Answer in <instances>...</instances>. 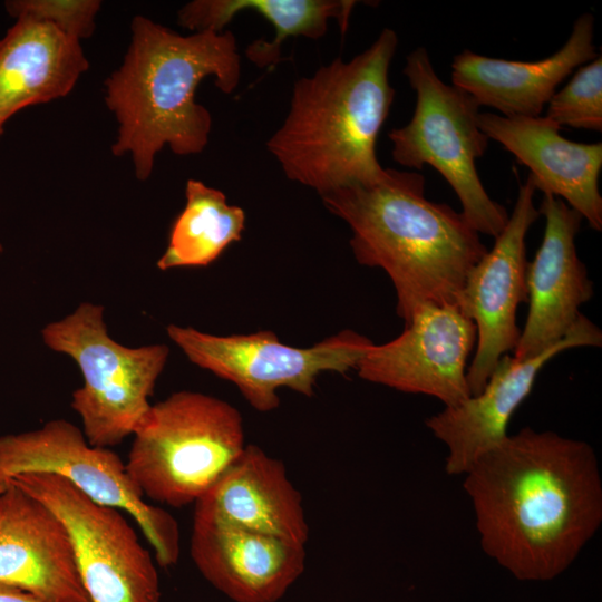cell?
Listing matches in <instances>:
<instances>
[{
  "mask_svg": "<svg viewBox=\"0 0 602 602\" xmlns=\"http://www.w3.org/2000/svg\"><path fill=\"white\" fill-rule=\"evenodd\" d=\"M0 583L43 602H90L62 522L11 483L0 495Z\"/></svg>",
  "mask_w": 602,
  "mask_h": 602,
  "instance_id": "9a60e30c",
  "label": "cell"
},
{
  "mask_svg": "<svg viewBox=\"0 0 602 602\" xmlns=\"http://www.w3.org/2000/svg\"><path fill=\"white\" fill-rule=\"evenodd\" d=\"M593 22L591 13L580 16L565 45L537 61L489 58L465 49L453 59V85L479 106L501 111V116H541L557 86L575 68L599 56L593 43Z\"/></svg>",
  "mask_w": 602,
  "mask_h": 602,
  "instance_id": "ac0fdd59",
  "label": "cell"
},
{
  "mask_svg": "<svg viewBox=\"0 0 602 602\" xmlns=\"http://www.w3.org/2000/svg\"><path fill=\"white\" fill-rule=\"evenodd\" d=\"M537 210L545 217V230L526 266L530 307L513 350L517 360L535 357L561 341L582 314L580 307L593 295V283L575 247L583 217L551 194H543Z\"/></svg>",
  "mask_w": 602,
  "mask_h": 602,
  "instance_id": "5bb4252c",
  "label": "cell"
},
{
  "mask_svg": "<svg viewBox=\"0 0 602 602\" xmlns=\"http://www.w3.org/2000/svg\"><path fill=\"white\" fill-rule=\"evenodd\" d=\"M404 75L416 93V106L407 125L388 133L394 161L410 168L434 167L458 196L467 222L496 237L509 215L489 197L476 169L489 140L478 125L480 106L438 77L424 47L407 56Z\"/></svg>",
  "mask_w": 602,
  "mask_h": 602,
  "instance_id": "52a82bcc",
  "label": "cell"
},
{
  "mask_svg": "<svg viewBox=\"0 0 602 602\" xmlns=\"http://www.w3.org/2000/svg\"><path fill=\"white\" fill-rule=\"evenodd\" d=\"M89 67L80 40L19 17L0 39V138L21 109L67 96Z\"/></svg>",
  "mask_w": 602,
  "mask_h": 602,
  "instance_id": "ffe728a7",
  "label": "cell"
},
{
  "mask_svg": "<svg viewBox=\"0 0 602 602\" xmlns=\"http://www.w3.org/2000/svg\"><path fill=\"white\" fill-rule=\"evenodd\" d=\"M133 436L128 475L143 496L176 508L195 504L246 446L234 406L190 390L152 405Z\"/></svg>",
  "mask_w": 602,
  "mask_h": 602,
  "instance_id": "5b68a950",
  "label": "cell"
},
{
  "mask_svg": "<svg viewBox=\"0 0 602 602\" xmlns=\"http://www.w3.org/2000/svg\"><path fill=\"white\" fill-rule=\"evenodd\" d=\"M560 127L602 130V57L581 66L547 104L545 116Z\"/></svg>",
  "mask_w": 602,
  "mask_h": 602,
  "instance_id": "603a6c76",
  "label": "cell"
},
{
  "mask_svg": "<svg viewBox=\"0 0 602 602\" xmlns=\"http://www.w3.org/2000/svg\"><path fill=\"white\" fill-rule=\"evenodd\" d=\"M397 45L383 29L349 61L338 57L294 82L288 115L266 142L290 181L321 196L383 177L376 143L395 98L388 75Z\"/></svg>",
  "mask_w": 602,
  "mask_h": 602,
  "instance_id": "277c9868",
  "label": "cell"
},
{
  "mask_svg": "<svg viewBox=\"0 0 602 602\" xmlns=\"http://www.w3.org/2000/svg\"><path fill=\"white\" fill-rule=\"evenodd\" d=\"M123 64L105 80V101L118 130L111 152L130 153L135 175L147 179L156 154L168 145L179 156L201 153L212 129L211 113L195 100L206 77L232 94L240 84L241 57L232 31L190 36L136 16Z\"/></svg>",
  "mask_w": 602,
  "mask_h": 602,
  "instance_id": "7a4b0ae2",
  "label": "cell"
},
{
  "mask_svg": "<svg viewBox=\"0 0 602 602\" xmlns=\"http://www.w3.org/2000/svg\"><path fill=\"white\" fill-rule=\"evenodd\" d=\"M358 2L353 0H194L177 13V23L191 31L222 32L239 13L253 11L272 23V41L255 40L245 50L259 68L275 65L281 45L288 37L322 38L330 20H337L346 33L350 14Z\"/></svg>",
  "mask_w": 602,
  "mask_h": 602,
  "instance_id": "44dd1931",
  "label": "cell"
},
{
  "mask_svg": "<svg viewBox=\"0 0 602 602\" xmlns=\"http://www.w3.org/2000/svg\"><path fill=\"white\" fill-rule=\"evenodd\" d=\"M601 344V330L581 314L561 341L524 360L504 355L478 395L427 418V428L448 449L447 474H465L483 453L508 435L514 411L527 398L547 361L571 348Z\"/></svg>",
  "mask_w": 602,
  "mask_h": 602,
  "instance_id": "4fadbf2b",
  "label": "cell"
},
{
  "mask_svg": "<svg viewBox=\"0 0 602 602\" xmlns=\"http://www.w3.org/2000/svg\"><path fill=\"white\" fill-rule=\"evenodd\" d=\"M483 551L521 581L566 571L602 523V482L590 444L524 427L465 472Z\"/></svg>",
  "mask_w": 602,
  "mask_h": 602,
  "instance_id": "6da1fadb",
  "label": "cell"
},
{
  "mask_svg": "<svg viewBox=\"0 0 602 602\" xmlns=\"http://www.w3.org/2000/svg\"><path fill=\"white\" fill-rule=\"evenodd\" d=\"M482 132L530 169L535 190L563 200L595 231L602 230L599 176L602 144L566 139L561 127L544 116L508 118L479 113Z\"/></svg>",
  "mask_w": 602,
  "mask_h": 602,
  "instance_id": "e0dca14e",
  "label": "cell"
},
{
  "mask_svg": "<svg viewBox=\"0 0 602 602\" xmlns=\"http://www.w3.org/2000/svg\"><path fill=\"white\" fill-rule=\"evenodd\" d=\"M321 198L349 225L356 260L388 274L405 323L423 304H455L488 251L460 212L425 197L419 173L386 168L373 184L340 187Z\"/></svg>",
  "mask_w": 602,
  "mask_h": 602,
  "instance_id": "3957f363",
  "label": "cell"
},
{
  "mask_svg": "<svg viewBox=\"0 0 602 602\" xmlns=\"http://www.w3.org/2000/svg\"><path fill=\"white\" fill-rule=\"evenodd\" d=\"M100 304L81 302L70 314L46 324L43 343L70 357L82 386L72 392L88 443L109 448L133 435L148 409L169 348L163 343L126 347L107 330Z\"/></svg>",
  "mask_w": 602,
  "mask_h": 602,
  "instance_id": "8992f818",
  "label": "cell"
},
{
  "mask_svg": "<svg viewBox=\"0 0 602 602\" xmlns=\"http://www.w3.org/2000/svg\"><path fill=\"white\" fill-rule=\"evenodd\" d=\"M3 489H4V484H3V485H0V495H1V493L3 492Z\"/></svg>",
  "mask_w": 602,
  "mask_h": 602,
  "instance_id": "484cf974",
  "label": "cell"
},
{
  "mask_svg": "<svg viewBox=\"0 0 602 602\" xmlns=\"http://www.w3.org/2000/svg\"><path fill=\"white\" fill-rule=\"evenodd\" d=\"M169 339L191 362L234 383L258 411L280 405L282 387L310 397L324 371L356 369L372 342L352 330H342L310 348L282 343L272 331L215 336L192 327L169 324Z\"/></svg>",
  "mask_w": 602,
  "mask_h": 602,
  "instance_id": "ba28073f",
  "label": "cell"
},
{
  "mask_svg": "<svg viewBox=\"0 0 602 602\" xmlns=\"http://www.w3.org/2000/svg\"><path fill=\"white\" fill-rule=\"evenodd\" d=\"M477 329L452 303L420 305L397 338L371 344L356 370L363 380L424 394L452 407L469 398L467 359Z\"/></svg>",
  "mask_w": 602,
  "mask_h": 602,
  "instance_id": "7c38bea8",
  "label": "cell"
},
{
  "mask_svg": "<svg viewBox=\"0 0 602 602\" xmlns=\"http://www.w3.org/2000/svg\"><path fill=\"white\" fill-rule=\"evenodd\" d=\"M194 506V518L227 523L298 545L308 542L300 493L284 464L256 445H246Z\"/></svg>",
  "mask_w": 602,
  "mask_h": 602,
  "instance_id": "d6986e66",
  "label": "cell"
},
{
  "mask_svg": "<svg viewBox=\"0 0 602 602\" xmlns=\"http://www.w3.org/2000/svg\"><path fill=\"white\" fill-rule=\"evenodd\" d=\"M0 602H43L31 593L0 583Z\"/></svg>",
  "mask_w": 602,
  "mask_h": 602,
  "instance_id": "d4e9b609",
  "label": "cell"
},
{
  "mask_svg": "<svg viewBox=\"0 0 602 602\" xmlns=\"http://www.w3.org/2000/svg\"><path fill=\"white\" fill-rule=\"evenodd\" d=\"M190 554L204 579L234 602H278L305 566L303 545L194 517Z\"/></svg>",
  "mask_w": 602,
  "mask_h": 602,
  "instance_id": "2e32d148",
  "label": "cell"
},
{
  "mask_svg": "<svg viewBox=\"0 0 602 602\" xmlns=\"http://www.w3.org/2000/svg\"><path fill=\"white\" fill-rule=\"evenodd\" d=\"M186 204L174 220L168 244L156 265L166 271L175 268L207 266L233 242L240 241L245 213L230 205L220 190L201 181L188 179Z\"/></svg>",
  "mask_w": 602,
  "mask_h": 602,
  "instance_id": "7402d4cb",
  "label": "cell"
},
{
  "mask_svg": "<svg viewBox=\"0 0 602 602\" xmlns=\"http://www.w3.org/2000/svg\"><path fill=\"white\" fill-rule=\"evenodd\" d=\"M535 191L528 177L520 185L505 227L491 251L472 268L456 299L455 305L477 329L476 350L466 373L472 396L483 390L499 359L514 350L521 334L516 312L527 301L525 239L540 217Z\"/></svg>",
  "mask_w": 602,
  "mask_h": 602,
  "instance_id": "8fae6325",
  "label": "cell"
},
{
  "mask_svg": "<svg viewBox=\"0 0 602 602\" xmlns=\"http://www.w3.org/2000/svg\"><path fill=\"white\" fill-rule=\"evenodd\" d=\"M3 250V245L0 243V252H2Z\"/></svg>",
  "mask_w": 602,
  "mask_h": 602,
  "instance_id": "4316f807",
  "label": "cell"
},
{
  "mask_svg": "<svg viewBox=\"0 0 602 602\" xmlns=\"http://www.w3.org/2000/svg\"><path fill=\"white\" fill-rule=\"evenodd\" d=\"M28 473L59 475L94 502L125 511L167 567L179 556V530L165 509L144 501L125 463L109 448L93 446L82 430L65 419L41 428L0 436V485Z\"/></svg>",
  "mask_w": 602,
  "mask_h": 602,
  "instance_id": "9c48e42d",
  "label": "cell"
},
{
  "mask_svg": "<svg viewBox=\"0 0 602 602\" xmlns=\"http://www.w3.org/2000/svg\"><path fill=\"white\" fill-rule=\"evenodd\" d=\"M62 522L90 602H161L155 563L120 509L90 499L66 478L49 473L13 476Z\"/></svg>",
  "mask_w": 602,
  "mask_h": 602,
  "instance_id": "30bf717a",
  "label": "cell"
},
{
  "mask_svg": "<svg viewBox=\"0 0 602 602\" xmlns=\"http://www.w3.org/2000/svg\"><path fill=\"white\" fill-rule=\"evenodd\" d=\"M99 0H9L4 8L14 19L29 17L47 22L78 40L95 31Z\"/></svg>",
  "mask_w": 602,
  "mask_h": 602,
  "instance_id": "cb8c5ba5",
  "label": "cell"
}]
</instances>
